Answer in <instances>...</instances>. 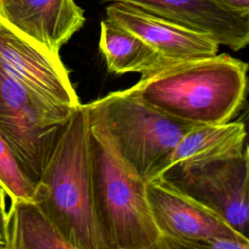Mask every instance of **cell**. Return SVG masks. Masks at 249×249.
I'll use <instances>...</instances> for the list:
<instances>
[{"instance_id":"7","label":"cell","mask_w":249,"mask_h":249,"mask_svg":"<svg viewBox=\"0 0 249 249\" xmlns=\"http://www.w3.org/2000/svg\"><path fill=\"white\" fill-rule=\"evenodd\" d=\"M148 200L160 232L156 249H188L196 240L225 237L249 242L219 213L181 191L162 176L147 182Z\"/></svg>"},{"instance_id":"14","label":"cell","mask_w":249,"mask_h":249,"mask_svg":"<svg viewBox=\"0 0 249 249\" xmlns=\"http://www.w3.org/2000/svg\"><path fill=\"white\" fill-rule=\"evenodd\" d=\"M5 249H72L53 222L33 199L11 201Z\"/></svg>"},{"instance_id":"6","label":"cell","mask_w":249,"mask_h":249,"mask_svg":"<svg viewBox=\"0 0 249 249\" xmlns=\"http://www.w3.org/2000/svg\"><path fill=\"white\" fill-rule=\"evenodd\" d=\"M160 176L212 208L249 238L248 147L220 159L173 165Z\"/></svg>"},{"instance_id":"1","label":"cell","mask_w":249,"mask_h":249,"mask_svg":"<svg viewBox=\"0 0 249 249\" xmlns=\"http://www.w3.org/2000/svg\"><path fill=\"white\" fill-rule=\"evenodd\" d=\"M248 65L227 53L167 61L130 89L159 111L192 124H223L241 110Z\"/></svg>"},{"instance_id":"9","label":"cell","mask_w":249,"mask_h":249,"mask_svg":"<svg viewBox=\"0 0 249 249\" xmlns=\"http://www.w3.org/2000/svg\"><path fill=\"white\" fill-rule=\"evenodd\" d=\"M122 2L203 33L233 51L249 43V17L236 13L218 0H99Z\"/></svg>"},{"instance_id":"8","label":"cell","mask_w":249,"mask_h":249,"mask_svg":"<svg viewBox=\"0 0 249 249\" xmlns=\"http://www.w3.org/2000/svg\"><path fill=\"white\" fill-rule=\"evenodd\" d=\"M0 63L34 97L71 107L81 104L59 54L48 52L1 18Z\"/></svg>"},{"instance_id":"12","label":"cell","mask_w":249,"mask_h":249,"mask_svg":"<svg viewBox=\"0 0 249 249\" xmlns=\"http://www.w3.org/2000/svg\"><path fill=\"white\" fill-rule=\"evenodd\" d=\"M246 135L245 124L240 120L195 125L176 146L165 170L177 164L201 162L239 154L247 148Z\"/></svg>"},{"instance_id":"16","label":"cell","mask_w":249,"mask_h":249,"mask_svg":"<svg viewBox=\"0 0 249 249\" xmlns=\"http://www.w3.org/2000/svg\"><path fill=\"white\" fill-rule=\"evenodd\" d=\"M238 14L249 17V0H218Z\"/></svg>"},{"instance_id":"11","label":"cell","mask_w":249,"mask_h":249,"mask_svg":"<svg viewBox=\"0 0 249 249\" xmlns=\"http://www.w3.org/2000/svg\"><path fill=\"white\" fill-rule=\"evenodd\" d=\"M0 18L53 54L86 21L74 0H0Z\"/></svg>"},{"instance_id":"4","label":"cell","mask_w":249,"mask_h":249,"mask_svg":"<svg viewBox=\"0 0 249 249\" xmlns=\"http://www.w3.org/2000/svg\"><path fill=\"white\" fill-rule=\"evenodd\" d=\"M87 106L101 120L121 155L146 182L162 174L182 137L197 125L165 115L130 88L110 92Z\"/></svg>"},{"instance_id":"15","label":"cell","mask_w":249,"mask_h":249,"mask_svg":"<svg viewBox=\"0 0 249 249\" xmlns=\"http://www.w3.org/2000/svg\"><path fill=\"white\" fill-rule=\"evenodd\" d=\"M0 185L11 201L33 199L35 184L21 171L11 149L0 134Z\"/></svg>"},{"instance_id":"10","label":"cell","mask_w":249,"mask_h":249,"mask_svg":"<svg viewBox=\"0 0 249 249\" xmlns=\"http://www.w3.org/2000/svg\"><path fill=\"white\" fill-rule=\"evenodd\" d=\"M105 12L107 18L138 36L166 61L212 56L219 52L220 45L208 35L132 5L113 2Z\"/></svg>"},{"instance_id":"13","label":"cell","mask_w":249,"mask_h":249,"mask_svg":"<svg viewBox=\"0 0 249 249\" xmlns=\"http://www.w3.org/2000/svg\"><path fill=\"white\" fill-rule=\"evenodd\" d=\"M110 73L146 75L167 62L138 36L109 18L100 22L98 43Z\"/></svg>"},{"instance_id":"5","label":"cell","mask_w":249,"mask_h":249,"mask_svg":"<svg viewBox=\"0 0 249 249\" xmlns=\"http://www.w3.org/2000/svg\"><path fill=\"white\" fill-rule=\"evenodd\" d=\"M75 108L34 97L0 63V134L35 185Z\"/></svg>"},{"instance_id":"2","label":"cell","mask_w":249,"mask_h":249,"mask_svg":"<svg viewBox=\"0 0 249 249\" xmlns=\"http://www.w3.org/2000/svg\"><path fill=\"white\" fill-rule=\"evenodd\" d=\"M35 200L72 249H105L93 201L87 104L68 119L35 185Z\"/></svg>"},{"instance_id":"3","label":"cell","mask_w":249,"mask_h":249,"mask_svg":"<svg viewBox=\"0 0 249 249\" xmlns=\"http://www.w3.org/2000/svg\"><path fill=\"white\" fill-rule=\"evenodd\" d=\"M88 111L94 210L104 247L156 249L161 235L147 182L118 151L101 120Z\"/></svg>"},{"instance_id":"18","label":"cell","mask_w":249,"mask_h":249,"mask_svg":"<svg viewBox=\"0 0 249 249\" xmlns=\"http://www.w3.org/2000/svg\"><path fill=\"white\" fill-rule=\"evenodd\" d=\"M6 219L0 217V249H5L6 244V236H5V231H6Z\"/></svg>"},{"instance_id":"17","label":"cell","mask_w":249,"mask_h":249,"mask_svg":"<svg viewBox=\"0 0 249 249\" xmlns=\"http://www.w3.org/2000/svg\"><path fill=\"white\" fill-rule=\"evenodd\" d=\"M6 193L2 186L0 185V217L7 220V212L8 209L6 208Z\"/></svg>"}]
</instances>
